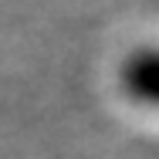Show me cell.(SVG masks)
<instances>
[{"label":"cell","instance_id":"6da1fadb","mask_svg":"<svg viewBox=\"0 0 159 159\" xmlns=\"http://www.w3.org/2000/svg\"><path fill=\"white\" fill-rule=\"evenodd\" d=\"M122 85L132 98L159 105V51H135L122 64Z\"/></svg>","mask_w":159,"mask_h":159}]
</instances>
